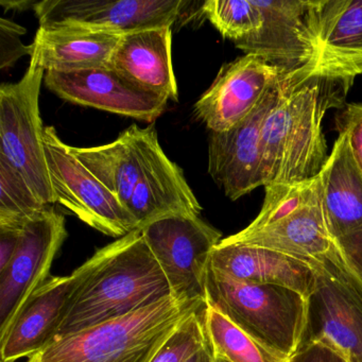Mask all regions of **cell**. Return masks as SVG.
Returning a JSON list of instances; mask_svg holds the SVG:
<instances>
[{
  "label": "cell",
  "mask_w": 362,
  "mask_h": 362,
  "mask_svg": "<svg viewBox=\"0 0 362 362\" xmlns=\"http://www.w3.org/2000/svg\"><path fill=\"white\" fill-rule=\"evenodd\" d=\"M184 5L181 0H44L33 8L41 26L66 24L127 35L173 27Z\"/></svg>",
  "instance_id": "cell-14"
},
{
  "label": "cell",
  "mask_w": 362,
  "mask_h": 362,
  "mask_svg": "<svg viewBox=\"0 0 362 362\" xmlns=\"http://www.w3.org/2000/svg\"><path fill=\"white\" fill-rule=\"evenodd\" d=\"M215 362H228L226 360L222 359V358L216 357L215 356Z\"/></svg>",
  "instance_id": "cell-34"
},
{
  "label": "cell",
  "mask_w": 362,
  "mask_h": 362,
  "mask_svg": "<svg viewBox=\"0 0 362 362\" xmlns=\"http://www.w3.org/2000/svg\"><path fill=\"white\" fill-rule=\"evenodd\" d=\"M185 362H215V354L209 341Z\"/></svg>",
  "instance_id": "cell-33"
},
{
  "label": "cell",
  "mask_w": 362,
  "mask_h": 362,
  "mask_svg": "<svg viewBox=\"0 0 362 362\" xmlns=\"http://www.w3.org/2000/svg\"><path fill=\"white\" fill-rule=\"evenodd\" d=\"M127 209L137 228L171 216L199 217L202 206L182 169L165 154L160 144L137 182Z\"/></svg>",
  "instance_id": "cell-21"
},
{
  "label": "cell",
  "mask_w": 362,
  "mask_h": 362,
  "mask_svg": "<svg viewBox=\"0 0 362 362\" xmlns=\"http://www.w3.org/2000/svg\"><path fill=\"white\" fill-rule=\"evenodd\" d=\"M205 303L284 359L304 344L309 298L289 288L239 281L209 264Z\"/></svg>",
  "instance_id": "cell-4"
},
{
  "label": "cell",
  "mask_w": 362,
  "mask_h": 362,
  "mask_svg": "<svg viewBox=\"0 0 362 362\" xmlns=\"http://www.w3.org/2000/svg\"><path fill=\"white\" fill-rule=\"evenodd\" d=\"M177 300L205 302V279L221 232L202 218L171 216L141 228Z\"/></svg>",
  "instance_id": "cell-10"
},
{
  "label": "cell",
  "mask_w": 362,
  "mask_h": 362,
  "mask_svg": "<svg viewBox=\"0 0 362 362\" xmlns=\"http://www.w3.org/2000/svg\"><path fill=\"white\" fill-rule=\"evenodd\" d=\"M286 74L254 54L224 64L211 88L194 105V114L211 132L230 130L247 118Z\"/></svg>",
  "instance_id": "cell-15"
},
{
  "label": "cell",
  "mask_w": 362,
  "mask_h": 362,
  "mask_svg": "<svg viewBox=\"0 0 362 362\" xmlns=\"http://www.w3.org/2000/svg\"><path fill=\"white\" fill-rule=\"evenodd\" d=\"M201 11L222 37L234 43L257 33L264 23L262 11L253 0H209Z\"/></svg>",
  "instance_id": "cell-26"
},
{
  "label": "cell",
  "mask_w": 362,
  "mask_h": 362,
  "mask_svg": "<svg viewBox=\"0 0 362 362\" xmlns=\"http://www.w3.org/2000/svg\"><path fill=\"white\" fill-rule=\"evenodd\" d=\"M112 250L113 243L99 249L69 276L52 277L33 292L7 332L0 336L1 361L30 358L56 339L78 292Z\"/></svg>",
  "instance_id": "cell-9"
},
{
  "label": "cell",
  "mask_w": 362,
  "mask_h": 362,
  "mask_svg": "<svg viewBox=\"0 0 362 362\" xmlns=\"http://www.w3.org/2000/svg\"><path fill=\"white\" fill-rule=\"evenodd\" d=\"M354 81L306 69L289 73L281 98L262 128L264 187L315 179L327 160L322 122L328 110L342 109Z\"/></svg>",
  "instance_id": "cell-1"
},
{
  "label": "cell",
  "mask_w": 362,
  "mask_h": 362,
  "mask_svg": "<svg viewBox=\"0 0 362 362\" xmlns=\"http://www.w3.org/2000/svg\"><path fill=\"white\" fill-rule=\"evenodd\" d=\"M205 302L168 296L124 317L54 339L27 362H150Z\"/></svg>",
  "instance_id": "cell-3"
},
{
  "label": "cell",
  "mask_w": 362,
  "mask_h": 362,
  "mask_svg": "<svg viewBox=\"0 0 362 362\" xmlns=\"http://www.w3.org/2000/svg\"><path fill=\"white\" fill-rule=\"evenodd\" d=\"M205 308L194 311L167 339L150 362H185L207 342Z\"/></svg>",
  "instance_id": "cell-27"
},
{
  "label": "cell",
  "mask_w": 362,
  "mask_h": 362,
  "mask_svg": "<svg viewBox=\"0 0 362 362\" xmlns=\"http://www.w3.org/2000/svg\"><path fill=\"white\" fill-rule=\"evenodd\" d=\"M171 296L162 267L137 228L114 241L109 257L78 292L56 339L124 317Z\"/></svg>",
  "instance_id": "cell-2"
},
{
  "label": "cell",
  "mask_w": 362,
  "mask_h": 362,
  "mask_svg": "<svg viewBox=\"0 0 362 362\" xmlns=\"http://www.w3.org/2000/svg\"><path fill=\"white\" fill-rule=\"evenodd\" d=\"M205 329L216 357L228 362H289L260 344L213 307L204 313Z\"/></svg>",
  "instance_id": "cell-24"
},
{
  "label": "cell",
  "mask_w": 362,
  "mask_h": 362,
  "mask_svg": "<svg viewBox=\"0 0 362 362\" xmlns=\"http://www.w3.org/2000/svg\"><path fill=\"white\" fill-rule=\"evenodd\" d=\"M47 206L20 173L0 160V228H24Z\"/></svg>",
  "instance_id": "cell-25"
},
{
  "label": "cell",
  "mask_w": 362,
  "mask_h": 362,
  "mask_svg": "<svg viewBox=\"0 0 362 362\" xmlns=\"http://www.w3.org/2000/svg\"><path fill=\"white\" fill-rule=\"evenodd\" d=\"M44 144L54 202L90 228L114 238L137 230L128 209L82 164L54 127H46Z\"/></svg>",
  "instance_id": "cell-8"
},
{
  "label": "cell",
  "mask_w": 362,
  "mask_h": 362,
  "mask_svg": "<svg viewBox=\"0 0 362 362\" xmlns=\"http://www.w3.org/2000/svg\"><path fill=\"white\" fill-rule=\"evenodd\" d=\"M315 289L309 300L305 341L321 343L345 362H362V275L337 241L329 253L310 260Z\"/></svg>",
  "instance_id": "cell-6"
},
{
  "label": "cell",
  "mask_w": 362,
  "mask_h": 362,
  "mask_svg": "<svg viewBox=\"0 0 362 362\" xmlns=\"http://www.w3.org/2000/svg\"><path fill=\"white\" fill-rule=\"evenodd\" d=\"M337 241L362 275V230Z\"/></svg>",
  "instance_id": "cell-32"
},
{
  "label": "cell",
  "mask_w": 362,
  "mask_h": 362,
  "mask_svg": "<svg viewBox=\"0 0 362 362\" xmlns=\"http://www.w3.org/2000/svg\"><path fill=\"white\" fill-rule=\"evenodd\" d=\"M262 28L235 46L285 73L317 69L320 0H256Z\"/></svg>",
  "instance_id": "cell-11"
},
{
  "label": "cell",
  "mask_w": 362,
  "mask_h": 362,
  "mask_svg": "<svg viewBox=\"0 0 362 362\" xmlns=\"http://www.w3.org/2000/svg\"><path fill=\"white\" fill-rule=\"evenodd\" d=\"M209 264L239 281L289 288L309 300L315 289V272L308 262L266 247L224 238L211 252Z\"/></svg>",
  "instance_id": "cell-20"
},
{
  "label": "cell",
  "mask_w": 362,
  "mask_h": 362,
  "mask_svg": "<svg viewBox=\"0 0 362 362\" xmlns=\"http://www.w3.org/2000/svg\"><path fill=\"white\" fill-rule=\"evenodd\" d=\"M171 41L170 26L127 33L114 52L110 69L136 90L177 101Z\"/></svg>",
  "instance_id": "cell-17"
},
{
  "label": "cell",
  "mask_w": 362,
  "mask_h": 362,
  "mask_svg": "<svg viewBox=\"0 0 362 362\" xmlns=\"http://www.w3.org/2000/svg\"><path fill=\"white\" fill-rule=\"evenodd\" d=\"M289 362H345L338 354L329 347L313 342L305 341L300 351L290 359Z\"/></svg>",
  "instance_id": "cell-30"
},
{
  "label": "cell",
  "mask_w": 362,
  "mask_h": 362,
  "mask_svg": "<svg viewBox=\"0 0 362 362\" xmlns=\"http://www.w3.org/2000/svg\"><path fill=\"white\" fill-rule=\"evenodd\" d=\"M337 130L349 135L351 149L362 168V103L344 105L337 117Z\"/></svg>",
  "instance_id": "cell-29"
},
{
  "label": "cell",
  "mask_w": 362,
  "mask_h": 362,
  "mask_svg": "<svg viewBox=\"0 0 362 362\" xmlns=\"http://www.w3.org/2000/svg\"><path fill=\"white\" fill-rule=\"evenodd\" d=\"M317 69L354 81L362 74V0H320Z\"/></svg>",
  "instance_id": "cell-22"
},
{
  "label": "cell",
  "mask_w": 362,
  "mask_h": 362,
  "mask_svg": "<svg viewBox=\"0 0 362 362\" xmlns=\"http://www.w3.org/2000/svg\"><path fill=\"white\" fill-rule=\"evenodd\" d=\"M288 74L281 76L258 107L243 122L224 132H211L209 173L232 201L264 186L262 128L281 98Z\"/></svg>",
  "instance_id": "cell-13"
},
{
  "label": "cell",
  "mask_w": 362,
  "mask_h": 362,
  "mask_svg": "<svg viewBox=\"0 0 362 362\" xmlns=\"http://www.w3.org/2000/svg\"><path fill=\"white\" fill-rule=\"evenodd\" d=\"M48 90L75 105L145 122H154L166 110L168 100L136 90L111 69L75 73L46 71Z\"/></svg>",
  "instance_id": "cell-16"
},
{
  "label": "cell",
  "mask_w": 362,
  "mask_h": 362,
  "mask_svg": "<svg viewBox=\"0 0 362 362\" xmlns=\"http://www.w3.org/2000/svg\"><path fill=\"white\" fill-rule=\"evenodd\" d=\"M26 33L24 28L11 21H0V69L11 67L25 54L31 56V46L23 45L21 35Z\"/></svg>",
  "instance_id": "cell-28"
},
{
  "label": "cell",
  "mask_w": 362,
  "mask_h": 362,
  "mask_svg": "<svg viewBox=\"0 0 362 362\" xmlns=\"http://www.w3.org/2000/svg\"><path fill=\"white\" fill-rule=\"evenodd\" d=\"M122 35L66 24L40 26L30 62L57 73L110 69Z\"/></svg>",
  "instance_id": "cell-18"
},
{
  "label": "cell",
  "mask_w": 362,
  "mask_h": 362,
  "mask_svg": "<svg viewBox=\"0 0 362 362\" xmlns=\"http://www.w3.org/2000/svg\"><path fill=\"white\" fill-rule=\"evenodd\" d=\"M67 236L64 216L50 205L25 224L13 258L0 271V336L33 292L48 281L52 262Z\"/></svg>",
  "instance_id": "cell-12"
},
{
  "label": "cell",
  "mask_w": 362,
  "mask_h": 362,
  "mask_svg": "<svg viewBox=\"0 0 362 362\" xmlns=\"http://www.w3.org/2000/svg\"><path fill=\"white\" fill-rule=\"evenodd\" d=\"M264 190L257 217L226 240L266 247L306 262L332 251L337 240L326 223L319 175L294 185L267 186Z\"/></svg>",
  "instance_id": "cell-5"
},
{
  "label": "cell",
  "mask_w": 362,
  "mask_h": 362,
  "mask_svg": "<svg viewBox=\"0 0 362 362\" xmlns=\"http://www.w3.org/2000/svg\"><path fill=\"white\" fill-rule=\"evenodd\" d=\"M46 71L30 62L24 77L0 88V160L20 173L45 204L54 202L40 113Z\"/></svg>",
  "instance_id": "cell-7"
},
{
  "label": "cell",
  "mask_w": 362,
  "mask_h": 362,
  "mask_svg": "<svg viewBox=\"0 0 362 362\" xmlns=\"http://www.w3.org/2000/svg\"><path fill=\"white\" fill-rule=\"evenodd\" d=\"M158 144L153 124L144 129L132 124L112 143L97 147H73V150L82 164L127 209Z\"/></svg>",
  "instance_id": "cell-19"
},
{
  "label": "cell",
  "mask_w": 362,
  "mask_h": 362,
  "mask_svg": "<svg viewBox=\"0 0 362 362\" xmlns=\"http://www.w3.org/2000/svg\"><path fill=\"white\" fill-rule=\"evenodd\" d=\"M1 362H7V361H1Z\"/></svg>",
  "instance_id": "cell-35"
},
{
  "label": "cell",
  "mask_w": 362,
  "mask_h": 362,
  "mask_svg": "<svg viewBox=\"0 0 362 362\" xmlns=\"http://www.w3.org/2000/svg\"><path fill=\"white\" fill-rule=\"evenodd\" d=\"M328 230L340 240L362 230V168L349 135L339 132L319 175Z\"/></svg>",
  "instance_id": "cell-23"
},
{
  "label": "cell",
  "mask_w": 362,
  "mask_h": 362,
  "mask_svg": "<svg viewBox=\"0 0 362 362\" xmlns=\"http://www.w3.org/2000/svg\"><path fill=\"white\" fill-rule=\"evenodd\" d=\"M24 228H0V271L8 266L20 243Z\"/></svg>",
  "instance_id": "cell-31"
}]
</instances>
